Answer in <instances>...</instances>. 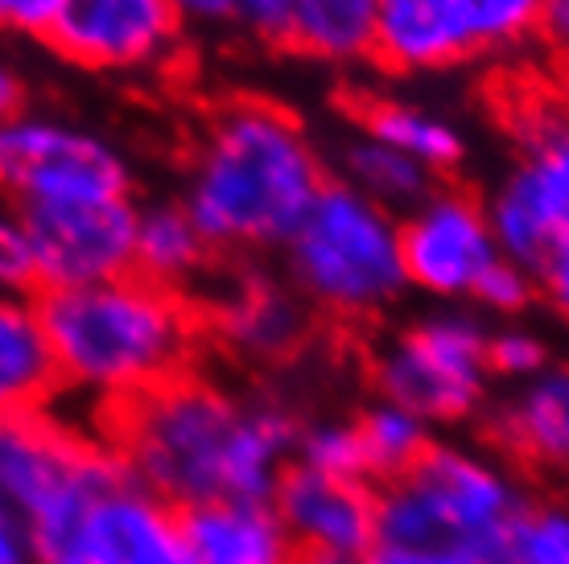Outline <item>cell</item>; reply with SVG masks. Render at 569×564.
<instances>
[{
	"mask_svg": "<svg viewBox=\"0 0 569 564\" xmlns=\"http://www.w3.org/2000/svg\"><path fill=\"white\" fill-rule=\"evenodd\" d=\"M298 564H363V556H347V552H298Z\"/></svg>",
	"mask_w": 569,
	"mask_h": 564,
	"instance_id": "cell-36",
	"label": "cell"
},
{
	"mask_svg": "<svg viewBox=\"0 0 569 564\" xmlns=\"http://www.w3.org/2000/svg\"><path fill=\"white\" fill-rule=\"evenodd\" d=\"M327 182L310 128L272 99L240 95L199 128L178 198L214 255H264L281 252Z\"/></svg>",
	"mask_w": 569,
	"mask_h": 564,
	"instance_id": "cell-2",
	"label": "cell"
},
{
	"mask_svg": "<svg viewBox=\"0 0 569 564\" xmlns=\"http://www.w3.org/2000/svg\"><path fill=\"white\" fill-rule=\"evenodd\" d=\"M54 400V359L33 296H0V412L50 409Z\"/></svg>",
	"mask_w": 569,
	"mask_h": 564,
	"instance_id": "cell-22",
	"label": "cell"
},
{
	"mask_svg": "<svg viewBox=\"0 0 569 564\" xmlns=\"http://www.w3.org/2000/svg\"><path fill=\"white\" fill-rule=\"evenodd\" d=\"M269 507L277 511L298 552H347L363 556L376 532V486L293 466L277 482Z\"/></svg>",
	"mask_w": 569,
	"mask_h": 564,
	"instance_id": "cell-15",
	"label": "cell"
},
{
	"mask_svg": "<svg viewBox=\"0 0 569 564\" xmlns=\"http://www.w3.org/2000/svg\"><path fill=\"white\" fill-rule=\"evenodd\" d=\"M186 33L281 46L293 0H173Z\"/></svg>",
	"mask_w": 569,
	"mask_h": 564,
	"instance_id": "cell-25",
	"label": "cell"
},
{
	"mask_svg": "<svg viewBox=\"0 0 569 564\" xmlns=\"http://www.w3.org/2000/svg\"><path fill=\"white\" fill-rule=\"evenodd\" d=\"M553 363V346L528 322H496L487 339V367L496 383H528Z\"/></svg>",
	"mask_w": 569,
	"mask_h": 564,
	"instance_id": "cell-28",
	"label": "cell"
},
{
	"mask_svg": "<svg viewBox=\"0 0 569 564\" xmlns=\"http://www.w3.org/2000/svg\"><path fill=\"white\" fill-rule=\"evenodd\" d=\"M100 453V433L50 409L0 412V511L26 523Z\"/></svg>",
	"mask_w": 569,
	"mask_h": 564,
	"instance_id": "cell-14",
	"label": "cell"
},
{
	"mask_svg": "<svg viewBox=\"0 0 569 564\" xmlns=\"http://www.w3.org/2000/svg\"><path fill=\"white\" fill-rule=\"evenodd\" d=\"M293 462L306 470H318V474L368 482L356 416H306V421H301V433H298V453H293Z\"/></svg>",
	"mask_w": 569,
	"mask_h": 564,
	"instance_id": "cell-26",
	"label": "cell"
},
{
	"mask_svg": "<svg viewBox=\"0 0 569 564\" xmlns=\"http://www.w3.org/2000/svg\"><path fill=\"white\" fill-rule=\"evenodd\" d=\"M525 479L491 445L433 437L405 479L376 486V532L363 564H512L508 532Z\"/></svg>",
	"mask_w": 569,
	"mask_h": 564,
	"instance_id": "cell-4",
	"label": "cell"
},
{
	"mask_svg": "<svg viewBox=\"0 0 569 564\" xmlns=\"http://www.w3.org/2000/svg\"><path fill=\"white\" fill-rule=\"evenodd\" d=\"M137 207V198H91L21 211L42 289H79L132 272Z\"/></svg>",
	"mask_w": 569,
	"mask_h": 564,
	"instance_id": "cell-12",
	"label": "cell"
},
{
	"mask_svg": "<svg viewBox=\"0 0 569 564\" xmlns=\"http://www.w3.org/2000/svg\"><path fill=\"white\" fill-rule=\"evenodd\" d=\"M0 198L17 211L132 198V161L96 128L21 108L0 120Z\"/></svg>",
	"mask_w": 569,
	"mask_h": 564,
	"instance_id": "cell-8",
	"label": "cell"
},
{
	"mask_svg": "<svg viewBox=\"0 0 569 564\" xmlns=\"http://www.w3.org/2000/svg\"><path fill=\"white\" fill-rule=\"evenodd\" d=\"M26 108V79L9 58L0 54V120Z\"/></svg>",
	"mask_w": 569,
	"mask_h": 564,
	"instance_id": "cell-35",
	"label": "cell"
},
{
	"mask_svg": "<svg viewBox=\"0 0 569 564\" xmlns=\"http://www.w3.org/2000/svg\"><path fill=\"white\" fill-rule=\"evenodd\" d=\"M58 395H79L91 416L199 371L207 325L199 296L124 272L33 296Z\"/></svg>",
	"mask_w": 569,
	"mask_h": 564,
	"instance_id": "cell-3",
	"label": "cell"
},
{
	"mask_svg": "<svg viewBox=\"0 0 569 564\" xmlns=\"http://www.w3.org/2000/svg\"><path fill=\"white\" fill-rule=\"evenodd\" d=\"M380 0H293L281 50L318 67H363L376 54Z\"/></svg>",
	"mask_w": 569,
	"mask_h": 564,
	"instance_id": "cell-21",
	"label": "cell"
},
{
	"mask_svg": "<svg viewBox=\"0 0 569 564\" xmlns=\"http://www.w3.org/2000/svg\"><path fill=\"white\" fill-rule=\"evenodd\" d=\"M499 252L541 269L557 243L569 240V103H532L516 124L512 161L483 198Z\"/></svg>",
	"mask_w": 569,
	"mask_h": 564,
	"instance_id": "cell-9",
	"label": "cell"
},
{
	"mask_svg": "<svg viewBox=\"0 0 569 564\" xmlns=\"http://www.w3.org/2000/svg\"><path fill=\"white\" fill-rule=\"evenodd\" d=\"M491 322L470 305H433L376 342L368 380L376 400L413 412L433 433L479 421L491 409Z\"/></svg>",
	"mask_w": 569,
	"mask_h": 564,
	"instance_id": "cell-6",
	"label": "cell"
},
{
	"mask_svg": "<svg viewBox=\"0 0 569 564\" xmlns=\"http://www.w3.org/2000/svg\"><path fill=\"white\" fill-rule=\"evenodd\" d=\"M194 564H298V548L269 503H211L182 511Z\"/></svg>",
	"mask_w": 569,
	"mask_h": 564,
	"instance_id": "cell-19",
	"label": "cell"
},
{
	"mask_svg": "<svg viewBox=\"0 0 569 564\" xmlns=\"http://www.w3.org/2000/svg\"><path fill=\"white\" fill-rule=\"evenodd\" d=\"M207 342H219L231 359L252 367L293 363L313 339L318 313L301 301L284 276L240 272L199 296Z\"/></svg>",
	"mask_w": 569,
	"mask_h": 564,
	"instance_id": "cell-13",
	"label": "cell"
},
{
	"mask_svg": "<svg viewBox=\"0 0 569 564\" xmlns=\"http://www.w3.org/2000/svg\"><path fill=\"white\" fill-rule=\"evenodd\" d=\"M330 178H339V182H347L351 190L368 194L371 202L388 207L392 214L413 211L417 202L438 185V178L421 170L417 161H409V157L397 153L392 144L376 141V137L359 132V128L339 144V157H335V173H330Z\"/></svg>",
	"mask_w": 569,
	"mask_h": 564,
	"instance_id": "cell-23",
	"label": "cell"
},
{
	"mask_svg": "<svg viewBox=\"0 0 569 564\" xmlns=\"http://www.w3.org/2000/svg\"><path fill=\"white\" fill-rule=\"evenodd\" d=\"M58 0H0V33L4 38H38L42 42Z\"/></svg>",
	"mask_w": 569,
	"mask_h": 564,
	"instance_id": "cell-31",
	"label": "cell"
},
{
	"mask_svg": "<svg viewBox=\"0 0 569 564\" xmlns=\"http://www.w3.org/2000/svg\"><path fill=\"white\" fill-rule=\"evenodd\" d=\"M537 38H545V46H549L553 54L569 58V0H545Z\"/></svg>",
	"mask_w": 569,
	"mask_h": 564,
	"instance_id": "cell-33",
	"label": "cell"
},
{
	"mask_svg": "<svg viewBox=\"0 0 569 564\" xmlns=\"http://www.w3.org/2000/svg\"><path fill=\"white\" fill-rule=\"evenodd\" d=\"M541 301V289H537V272L516 264V260H499L496 269L487 272L483 284L470 296V310L483 313L487 322H520L532 305Z\"/></svg>",
	"mask_w": 569,
	"mask_h": 564,
	"instance_id": "cell-29",
	"label": "cell"
},
{
	"mask_svg": "<svg viewBox=\"0 0 569 564\" xmlns=\"http://www.w3.org/2000/svg\"><path fill=\"white\" fill-rule=\"evenodd\" d=\"M400 248L409 293L433 305H470L483 276L503 260L487 202L458 185H433L400 214Z\"/></svg>",
	"mask_w": 569,
	"mask_h": 564,
	"instance_id": "cell-10",
	"label": "cell"
},
{
	"mask_svg": "<svg viewBox=\"0 0 569 564\" xmlns=\"http://www.w3.org/2000/svg\"><path fill=\"white\" fill-rule=\"evenodd\" d=\"M512 564H569V498H525L508 532Z\"/></svg>",
	"mask_w": 569,
	"mask_h": 564,
	"instance_id": "cell-27",
	"label": "cell"
},
{
	"mask_svg": "<svg viewBox=\"0 0 569 564\" xmlns=\"http://www.w3.org/2000/svg\"><path fill=\"white\" fill-rule=\"evenodd\" d=\"M301 416L281 395H243L202 371L91 416L120 470L178 511L269 503L298 453Z\"/></svg>",
	"mask_w": 569,
	"mask_h": 564,
	"instance_id": "cell-1",
	"label": "cell"
},
{
	"mask_svg": "<svg viewBox=\"0 0 569 564\" xmlns=\"http://www.w3.org/2000/svg\"><path fill=\"white\" fill-rule=\"evenodd\" d=\"M211 264V243L199 231L194 214L182 207V198H149L137 207V252H132L137 276L194 296Z\"/></svg>",
	"mask_w": 569,
	"mask_h": 564,
	"instance_id": "cell-20",
	"label": "cell"
},
{
	"mask_svg": "<svg viewBox=\"0 0 569 564\" xmlns=\"http://www.w3.org/2000/svg\"><path fill=\"white\" fill-rule=\"evenodd\" d=\"M0 564H33L29 561V540L21 520H13L9 511H0Z\"/></svg>",
	"mask_w": 569,
	"mask_h": 564,
	"instance_id": "cell-34",
	"label": "cell"
},
{
	"mask_svg": "<svg viewBox=\"0 0 569 564\" xmlns=\"http://www.w3.org/2000/svg\"><path fill=\"white\" fill-rule=\"evenodd\" d=\"M356 429L371 486H388V482L405 479L438 437L426 421H417L413 412L397 409L388 400H376V395H371V404L356 412Z\"/></svg>",
	"mask_w": 569,
	"mask_h": 564,
	"instance_id": "cell-24",
	"label": "cell"
},
{
	"mask_svg": "<svg viewBox=\"0 0 569 564\" xmlns=\"http://www.w3.org/2000/svg\"><path fill=\"white\" fill-rule=\"evenodd\" d=\"M38 260L29 243L26 219L17 207L0 202V296H38Z\"/></svg>",
	"mask_w": 569,
	"mask_h": 564,
	"instance_id": "cell-30",
	"label": "cell"
},
{
	"mask_svg": "<svg viewBox=\"0 0 569 564\" xmlns=\"http://www.w3.org/2000/svg\"><path fill=\"white\" fill-rule=\"evenodd\" d=\"M62 62L91 74H153L182 54L173 0H58L42 38Z\"/></svg>",
	"mask_w": 569,
	"mask_h": 564,
	"instance_id": "cell-11",
	"label": "cell"
},
{
	"mask_svg": "<svg viewBox=\"0 0 569 564\" xmlns=\"http://www.w3.org/2000/svg\"><path fill=\"white\" fill-rule=\"evenodd\" d=\"M537 289L557 322L569 325V240H561L537 269Z\"/></svg>",
	"mask_w": 569,
	"mask_h": 564,
	"instance_id": "cell-32",
	"label": "cell"
},
{
	"mask_svg": "<svg viewBox=\"0 0 569 564\" xmlns=\"http://www.w3.org/2000/svg\"><path fill=\"white\" fill-rule=\"evenodd\" d=\"M359 132L392 144L433 178L455 173L470 153L467 132L446 108L429 99L397 95V91H380L359 103Z\"/></svg>",
	"mask_w": 569,
	"mask_h": 564,
	"instance_id": "cell-18",
	"label": "cell"
},
{
	"mask_svg": "<svg viewBox=\"0 0 569 564\" xmlns=\"http://www.w3.org/2000/svg\"><path fill=\"white\" fill-rule=\"evenodd\" d=\"M83 564H194L182 511L120 474L91 511Z\"/></svg>",
	"mask_w": 569,
	"mask_h": 564,
	"instance_id": "cell-17",
	"label": "cell"
},
{
	"mask_svg": "<svg viewBox=\"0 0 569 564\" xmlns=\"http://www.w3.org/2000/svg\"><path fill=\"white\" fill-rule=\"evenodd\" d=\"M277 255L289 289L318 318L376 322L409 296L400 214L339 178L322 185Z\"/></svg>",
	"mask_w": 569,
	"mask_h": 564,
	"instance_id": "cell-5",
	"label": "cell"
},
{
	"mask_svg": "<svg viewBox=\"0 0 569 564\" xmlns=\"http://www.w3.org/2000/svg\"><path fill=\"white\" fill-rule=\"evenodd\" d=\"M545 0H380L371 62L392 79H426L508 58L541 29Z\"/></svg>",
	"mask_w": 569,
	"mask_h": 564,
	"instance_id": "cell-7",
	"label": "cell"
},
{
	"mask_svg": "<svg viewBox=\"0 0 569 564\" xmlns=\"http://www.w3.org/2000/svg\"><path fill=\"white\" fill-rule=\"evenodd\" d=\"M487 445L520 474H569V359H553L483 412Z\"/></svg>",
	"mask_w": 569,
	"mask_h": 564,
	"instance_id": "cell-16",
	"label": "cell"
}]
</instances>
